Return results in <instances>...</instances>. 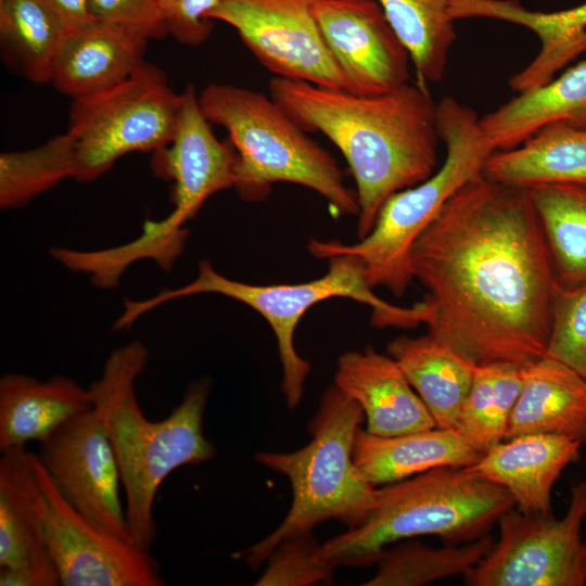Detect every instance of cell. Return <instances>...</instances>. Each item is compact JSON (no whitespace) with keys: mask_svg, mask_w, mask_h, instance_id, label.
Returning a JSON list of instances; mask_svg holds the SVG:
<instances>
[{"mask_svg":"<svg viewBox=\"0 0 586 586\" xmlns=\"http://www.w3.org/2000/svg\"><path fill=\"white\" fill-rule=\"evenodd\" d=\"M440 139L446 146L442 166L422 182L392 194L382 205L371 231L354 244L311 239L308 252L318 259L352 254L364 264L371 288L382 286L402 297L413 280L415 242L446 202L468 181L482 174L495 149L469 106L450 97L436 103Z\"/></svg>","mask_w":586,"mask_h":586,"instance_id":"obj_7","label":"cell"},{"mask_svg":"<svg viewBox=\"0 0 586 586\" xmlns=\"http://www.w3.org/2000/svg\"><path fill=\"white\" fill-rule=\"evenodd\" d=\"M377 1L410 54L417 82L440 81L457 37L453 0Z\"/></svg>","mask_w":586,"mask_h":586,"instance_id":"obj_29","label":"cell"},{"mask_svg":"<svg viewBox=\"0 0 586 586\" xmlns=\"http://www.w3.org/2000/svg\"><path fill=\"white\" fill-rule=\"evenodd\" d=\"M333 384L359 404L366 431L373 435L396 436L436 426L398 364L372 346L343 353Z\"/></svg>","mask_w":586,"mask_h":586,"instance_id":"obj_16","label":"cell"},{"mask_svg":"<svg viewBox=\"0 0 586 586\" xmlns=\"http://www.w3.org/2000/svg\"><path fill=\"white\" fill-rule=\"evenodd\" d=\"M181 94L174 136L151 160L153 173L173 182V207L160 220L145 221L133 240L93 251V270L105 283L118 284L126 269L142 259L169 271L184 249L186 224L213 194L235 186L239 157L234 145L229 138L220 141L214 135L193 85Z\"/></svg>","mask_w":586,"mask_h":586,"instance_id":"obj_9","label":"cell"},{"mask_svg":"<svg viewBox=\"0 0 586 586\" xmlns=\"http://www.w3.org/2000/svg\"><path fill=\"white\" fill-rule=\"evenodd\" d=\"M317 1L217 0L207 20L233 27L275 76L345 90V78L314 14Z\"/></svg>","mask_w":586,"mask_h":586,"instance_id":"obj_12","label":"cell"},{"mask_svg":"<svg viewBox=\"0 0 586 586\" xmlns=\"http://www.w3.org/2000/svg\"><path fill=\"white\" fill-rule=\"evenodd\" d=\"M515 507L504 487L468 467L444 466L378 488L364 522L319 545L317 558L333 570L375 563L391 544L436 535L445 544L477 539Z\"/></svg>","mask_w":586,"mask_h":586,"instance_id":"obj_4","label":"cell"},{"mask_svg":"<svg viewBox=\"0 0 586 586\" xmlns=\"http://www.w3.org/2000/svg\"><path fill=\"white\" fill-rule=\"evenodd\" d=\"M410 265L436 340L476 365L546 355L559 284L528 190L472 178L417 239Z\"/></svg>","mask_w":586,"mask_h":586,"instance_id":"obj_1","label":"cell"},{"mask_svg":"<svg viewBox=\"0 0 586 586\" xmlns=\"http://www.w3.org/2000/svg\"><path fill=\"white\" fill-rule=\"evenodd\" d=\"M523 383L522 366L512 362L476 365L455 430L483 455L505 440Z\"/></svg>","mask_w":586,"mask_h":586,"instance_id":"obj_30","label":"cell"},{"mask_svg":"<svg viewBox=\"0 0 586 586\" xmlns=\"http://www.w3.org/2000/svg\"><path fill=\"white\" fill-rule=\"evenodd\" d=\"M168 34L178 42L199 47L211 36L214 22L207 14L217 0H158Z\"/></svg>","mask_w":586,"mask_h":586,"instance_id":"obj_36","label":"cell"},{"mask_svg":"<svg viewBox=\"0 0 586 586\" xmlns=\"http://www.w3.org/2000/svg\"><path fill=\"white\" fill-rule=\"evenodd\" d=\"M75 144L66 131L28 150L0 154V207L15 209L50 190L66 178H74Z\"/></svg>","mask_w":586,"mask_h":586,"instance_id":"obj_32","label":"cell"},{"mask_svg":"<svg viewBox=\"0 0 586 586\" xmlns=\"http://www.w3.org/2000/svg\"><path fill=\"white\" fill-rule=\"evenodd\" d=\"M66 500L90 521L132 542L120 500V472L106 430L93 407L71 419L37 454Z\"/></svg>","mask_w":586,"mask_h":586,"instance_id":"obj_14","label":"cell"},{"mask_svg":"<svg viewBox=\"0 0 586 586\" xmlns=\"http://www.w3.org/2000/svg\"><path fill=\"white\" fill-rule=\"evenodd\" d=\"M328 271L320 278L302 283L252 284L219 273L212 263L201 260L196 277L177 289L160 291L142 300H125L123 311L114 322L116 330L135 323L141 316L170 301L198 294H219L257 311L270 326L277 339L282 366L281 391L290 409L302 402L310 364L294 345V333L302 317L314 305L333 297L352 298L372 309L374 327L412 329L425 323L429 309L424 301L411 307L385 302L373 293L364 264L355 255L340 254L328 258Z\"/></svg>","mask_w":586,"mask_h":586,"instance_id":"obj_5","label":"cell"},{"mask_svg":"<svg viewBox=\"0 0 586 586\" xmlns=\"http://www.w3.org/2000/svg\"><path fill=\"white\" fill-rule=\"evenodd\" d=\"M148 41L129 29L92 20L66 34L51 84L72 100L114 87L145 62Z\"/></svg>","mask_w":586,"mask_h":586,"instance_id":"obj_18","label":"cell"},{"mask_svg":"<svg viewBox=\"0 0 586 586\" xmlns=\"http://www.w3.org/2000/svg\"><path fill=\"white\" fill-rule=\"evenodd\" d=\"M31 462L46 494L47 550L64 586H162L150 550L123 539L78 512L60 493L37 454Z\"/></svg>","mask_w":586,"mask_h":586,"instance_id":"obj_13","label":"cell"},{"mask_svg":"<svg viewBox=\"0 0 586 586\" xmlns=\"http://www.w3.org/2000/svg\"><path fill=\"white\" fill-rule=\"evenodd\" d=\"M522 375L505 440L549 434L586 444V380L548 356L522 366Z\"/></svg>","mask_w":586,"mask_h":586,"instance_id":"obj_21","label":"cell"},{"mask_svg":"<svg viewBox=\"0 0 586 586\" xmlns=\"http://www.w3.org/2000/svg\"><path fill=\"white\" fill-rule=\"evenodd\" d=\"M353 457L374 486L391 484L433 468L470 467L482 455L455 429L432 428L396 436H378L359 428Z\"/></svg>","mask_w":586,"mask_h":586,"instance_id":"obj_23","label":"cell"},{"mask_svg":"<svg viewBox=\"0 0 586 586\" xmlns=\"http://www.w3.org/2000/svg\"><path fill=\"white\" fill-rule=\"evenodd\" d=\"M494 538L486 534L472 542L430 547L408 542L385 548L377 560L375 574L365 586H421L467 574L491 550Z\"/></svg>","mask_w":586,"mask_h":586,"instance_id":"obj_31","label":"cell"},{"mask_svg":"<svg viewBox=\"0 0 586 586\" xmlns=\"http://www.w3.org/2000/svg\"><path fill=\"white\" fill-rule=\"evenodd\" d=\"M61 17L66 31H73L92 21L88 0H47Z\"/></svg>","mask_w":586,"mask_h":586,"instance_id":"obj_38","label":"cell"},{"mask_svg":"<svg viewBox=\"0 0 586 586\" xmlns=\"http://www.w3.org/2000/svg\"><path fill=\"white\" fill-rule=\"evenodd\" d=\"M206 119L224 127L239 162L235 191L264 200L272 183L306 187L328 201L335 215H358L356 191L335 158L308 136L270 95L230 84H208L199 93Z\"/></svg>","mask_w":586,"mask_h":586,"instance_id":"obj_8","label":"cell"},{"mask_svg":"<svg viewBox=\"0 0 586 586\" xmlns=\"http://www.w3.org/2000/svg\"><path fill=\"white\" fill-rule=\"evenodd\" d=\"M552 123L586 128V60L480 118L495 151L513 149Z\"/></svg>","mask_w":586,"mask_h":586,"instance_id":"obj_24","label":"cell"},{"mask_svg":"<svg viewBox=\"0 0 586 586\" xmlns=\"http://www.w3.org/2000/svg\"><path fill=\"white\" fill-rule=\"evenodd\" d=\"M93 407L89 387L66 375L46 381L24 373L0 379V453L42 443L64 423Z\"/></svg>","mask_w":586,"mask_h":586,"instance_id":"obj_20","label":"cell"},{"mask_svg":"<svg viewBox=\"0 0 586 586\" xmlns=\"http://www.w3.org/2000/svg\"><path fill=\"white\" fill-rule=\"evenodd\" d=\"M48 504L26 447L1 453L0 568L22 564L48 552Z\"/></svg>","mask_w":586,"mask_h":586,"instance_id":"obj_26","label":"cell"},{"mask_svg":"<svg viewBox=\"0 0 586 586\" xmlns=\"http://www.w3.org/2000/svg\"><path fill=\"white\" fill-rule=\"evenodd\" d=\"M586 480L571 487L562 518L510 509L498 520V539L467 574L468 586L586 585Z\"/></svg>","mask_w":586,"mask_h":586,"instance_id":"obj_11","label":"cell"},{"mask_svg":"<svg viewBox=\"0 0 586 586\" xmlns=\"http://www.w3.org/2000/svg\"><path fill=\"white\" fill-rule=\"evenodd\" d=\"M455 20L486 17L523 26L540 40L537 55L509 80L524 92L549 82L577 55L586 52V2L574 8L540 12L526 10L515 0H454Z\"/></svg>","mask_w":586,"mask_h":586,"instance_id":"obj_19","label":"cell"},{"mask_svg":"<svg viewBox=\"0 0 586 586\" xmlns=\"http://www.w3.org/2000/svg\"><path fill=\"white\" fill-rule=\"evenodd\" d=\"M148 360L149 352L141 342L125 344L109 355L100 378L88 387L116 456L130 535L137 546L151 550L157 532L154 501L160 486L176 469L214 458L216 449L203 431L211 382H192L166 418L152 421L136 394L137 379Z\"/></svg>","mask_w":586,"mask_h":586,"instance_id":"obj_3","label":"cell"},{"mask_svg":"<svg viewBox=\"0 0 586 586\" xmlns=\"http://www.w3.org/2000/svg\"><path fill=\"white\" fill-rule=\"evenodd\" d=\"M582 445L568 436L520 435L501 441L468 469L508 491L519 510L548 513L552 487L579 458Z\"/></svg>","mask_w":586,"mask_h":586,"instance_id":"obj_17","label":"cell"},{"mask_svg":"<svg viewBox=\"0 0 586 586\" xmlns=\"http://www.w3.org/2000/svg\"><path fill=\"white\" fill-rule=\"evenodd\" d=\"M482 175L526 190L550 184H586V128L549 124L518 146L493 152Z\"/></svg>","mask_w":586,"mask_h":586,"instance_id":"obj_22","label":"cell"},{"mask_svg":"<svg viewBox=\"0 0 586 586\" xmlns=\"http://www.w3.org/2000/svg\"><path fill=\"white\" fill-rule=\"evenodd\" d=\"M88 10L92 20L120 26L149 40L169 35L158 0H88Z\"/></svg>","mask_w":586,"mask_h":586,"instance_id":"obj_35","label":"cell"},{"mask_svg":"<svg viewBox=\"0 0 586 586\" xmlns=\"http://www.w3.org/2000/svg\"><path fill=\"white\" fill-rule=\"evenodd\" d=\"M386 352L426 406L435 425L455 429L476 364L429 333L398 336L387 344Z\"/></svg>","mask_w":586,"mask_h":586,"instance_id":"obj_25","label":"cell"},{"mask_svg":"<svg viewBox=\"0 0 586 586\" xmlns=\"http://www.w3.org/2000/svg\"><path fill=\"white\" fill-rule=\"evenodd\" d=\"M560 288L586 283V184L528 190Z\"/></svg>","mask_w":586,"mask_h":586,"instance_id":"obj_28","label":"cell"},{"mask_svg":"<svg viewBox=\"0 0 586 586\" xmlns=\"http://www.w3.org/2000/svg\"><path fill=\"white\" fill-rule=\"evenodd\" d=\"M313 534L286 538L269 555L267 568L256 581L257 586H308L331 584L334 570L317 558L319 548Z\"/></svg>","mask_w":586,"mask_h":586,"instance_id":"obj_34","label":"cell"},{"mask_svg":"<svg viewBox=\"0 0 586 586\" xmlns=\"http://www.w3.org/2000/svg\"><path fill=\"white\" fill-rule=\"evenodd\" d=\"M1 586L61 585L58 568L49 552L11 568H0Z\"/></svg>","mask_w":586,"mask_h":586,"instance_id":"obj_37","label":"cell"},{"mask_svg":"<svg viewBox=\"0 0 586 586\" xmlns=\"http://www.w3.org/2000/svg\"><path fill=\"white\" fill-rule=\"evenodd\" d=\"M181 102L165 72L148 62L120 84L74 99L67 129L75 144L73 179L93 181L127 154L165 146Z\"/></svg>","mask_w":586,"mask_h":586,"instance_id":"obj_10","label":"cell"},{"mask_svg":"<svg viewBox=\"0 0 586 586\" xmlns=\"http://www.w3.org/2000/svg\"><path fill=\"white\" fill-rule=\"evenodd\" d=\"M545 356L568 365L586 380V283L559 286Z\"/></svg>","mask_w":586,"mask_h":586,"instance_id":"obj_33","label":"cell"},{"mask_svg":"<svg viewBox=\"0 0 586 586\" xmlns=\"http://www.w3.org/2000/svg\"><path fill=\"white\" fill-rule=\"evenodd\" d=\"M268 88L297 124L326 136L345 157L356 184L359 239L392 194L435 171L441 139L426 85L408 81L382 94L358 95L273 76Z\"/></svg>","mask_w":586,"mask_h":586,"instance_id":"obj_2","label":"cell"},{"mask_svg":"<svg viewBox=\"0 0 586 586\" xmlns=\"http://www.w3.org/2000/svg\"><path fill=\"white\" fill-rule=\"evenodd\" d=\"M66 28L47 0H0V55L25 80L51 82Z\"/></svg>","mask_w":586,"mask_h":586,"instance_id":"obj_27","label":"cell"},{"mask_svg":"<svg viewBox=\"0 0 586 586\" xmlns=\"http://www.w3.org/2000/svg\"><path fill=\"white\" fill-rule=\"evenodd\" d=\"M364 417L359 404L333 384L324 391L309 423L311 441L307 445L291 453L256 455L257 462L288 477L292 504L276 530L234 553V558L257 569L279 543L313 534L322 522L335 520L351 528L366 520L377 504L378 487L367 480L353 457Z\"/></svg>","mask_w":586,"mask_h":586,"instance_id":"obj_6","label":"cell"},{"mask_svg":"<svg viewBox=\"0 0 586 586\" xmlns=\"http://www.w3.org/2000/svg\"><path fill=\"white\" fill-rule=\"evenodd\" d=\"M314 14L346 91L377 95L408 82L410 54L377 0H318Z\"/></svg>","mask_w":586,"mask_h":586,"instance_id":"obj_15","label":"cell"}]
</instances>
